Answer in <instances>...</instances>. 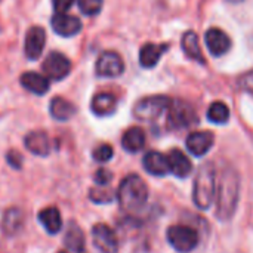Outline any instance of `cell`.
<instances>
[{"label":"cell","instance_id":"1","mask_svg":"<svg viewBox=\"0 0 253 253\" xmlns=\"http://www.w3.org/2000/svg\"><path fill=\"white\" fill-rule=\"evenodd\" d=\"M239 194H240L239 173L233 168H225L218 178L216 194H215L216 216L221 221H228L234 215L239 203Z\"/></svg>","mask_w":253,"mask_h":253},{"label":"cell","instance_id":"2","mask_svg":"<svg viewBox=\"0 0 253 253\" xmlns=\"http://www.w3.org/2000/svg\"><path fill=\"white\" fill-rule=\"evenodd\" d=\"M216 185H218V172L212 162L203 163L196 173L194 178V187H193V202L194 205L206 211L212 206L216 194Z\"/></svg>","mask_w":253,"mask_h":253},{"label":"cell","instance_id":"3","mask_svg":"<svg viewBox=\"0 0 253 253\" xmlns=\"http://www.w3.org/2000/svg\"><path fill=\"white\" fill-rule=\"evenodd\" d=\"M117 199L123 211L133 213L141 211L148 200V188L138 175H127L117 190Z\"/></svg>","mask_w":253,"mask_h":253},{"label":"cell","instance_id":"4","mask_svg":"<svg viewBox=\"0 0 253 253\" xmlns=\"http://www.w3.org/2000/svg\"><path fill=\"white\" fill-rule=\"evenodd\" d=\"M172 99L165 95H154L139 99L133 107V114L138 120H154L169 110Z\"/></svg>","mask_w":253,"mask_h":253},{"label":"cell","instance_id":"5","mask_svg":"<svg viewBox=\"0 0 253 253\" xmlns=\"http://www.w3.org/2000/svg\"><path fill=\"white\" fill-rule=\"evenodd\" d=\"M168 240L170 246L179 253L194 251L199 243L197 231L187 225H172L168 228Z\"/></svg>","mask_w":253,"mask_h":253},{"label":"cell","instance_id":"6","mask_svg":"<svg viewBox=\"0 0 253 253\" xmlns=\"http://www.w3.org/2000/svg\"><path fill=\"white\" fill-rule=\"evenodd\" d=\"M42 70L43 74L53 82H59L64 80L70 71H71V61L61 52H50L43 64H42Z\"/></svg>","mask_w":253,"mask_h":253},{"label":"cell","instance_id":"7","mask_svg":"<svg viewBox=\"0 0 253 253\" xmlns=\"http://www.w3.org/2000/svg\"><path fill=\"white\" fill-rule=\"evenodd\" d=\"M196 120H197V114L188 102L181 99H175L170 102L169 116H168L169 126H172L173 129H182L191 126Z\"/></svg>","mask_w":253,"mask_h":253},{"label":"cell","instance_id":"8","mask_svg":"<svg viewBox=\"0 0 253 253\" xmlns=\"http://www.w3.org/2000/svg\"><path fill=\"white\" fill-rule=\"evenodd\" d=\"M95 70L99 77H119L125 71V64L117 52L105 50L98 56Z\"/></svg>","mask_w":253,"mask_h":253},{"label":"cell","instance_id":"9","mask_svg":"<svg viewBox=\"0 0 253 253\" xmlns=\"http://www.w3.org/2000/svg\"><path fill=\"white\" fill-rule=\"evenodd\" d=\"M92 240L101 253H117L119 240L116 233L107 224H96L92 228Z\"/></svg>","mask_w":253,"mask_h":253},{"label":"cell","instance_id":"10","mask_svg":"<svg viewBox=\"0 0 253 253\" xmlns=\"http://www.w3.org/2000/svg\"><path fill=\"white\" fill-rule=\"evenodd\" d=\"M46 43V33L42 27L34 25L31 27L25 34V43H24V52L27 59L36 61L42 56L43 49Z\"/></svg>","mask_w":253,"mask_h":253},{"label":"cell","instance_id":"11","mask_svg":"<svg viewBox=\"0 0 253 253\" xmlns=\"http://www.w3.org/2000/svg\"><path fill=\"white\" fill-rule=\"evenodd\" d=\"M50 25L61 37H73L82 31V21L70 13H55L50 19Z\"/></svg>","mask_w":253,"mask_h":253},{"label":"cell","instance_id":"12","mask_svg":"<svg viewBox=\"0 0 253 253\" xmlns=\"http://www.w3.org/2000/svg\"><path fill=\"white\" fill-rule=\"evenodd\" d=\"M206 46L213 56H222L230 50L231 40L221 28H209L205 36Z\"/></svg>","mask_w":253,"mask_h":253},{"label":"cell","instance_id":"13","mask_svg":"<svg viewBox=\"0 0 253 253\" xmlns=\"http://www.w3.org/2000/svg\"><path fill=\"white\" fill-rule=\"evenodd\" d=\"M24 144L30 153L40 156V157L49 156V153L52 150V141H50L49 135L43 130H33V132L27 133Z\"/></svg>","mask_w":253,"mask_h":253},{"label":"cell","instance_id":"14","mask_svg":"<svg viewBox=\"0 0 253 253\" xmlns=\"http://www.w3.org/2000/svg\"><path fill=\"white\" fill-rule=\"evenodd\" d=\"M19 83L25 90H28L37 96L47 93L50 89V80L44 74H40L36 71H27V73L21 74Z\"/></svg>","mask_w":253,"mask_h":253},{"label":"cell","instance_id":"15","mask_svg":"<svg viewBox=\"0 0 253 253\" xmlns=\"http://www.w3.org/2000/svg\"><path fill=\"white\" fill-rule=\"evenodd\" d=\"M213 142H215V136L212 132H206V130L193 132L187 138V148L193 156L202 157L212 148Z\"/></svg>","mask_w":253,"mask_h":253},{"label":"cell","instance_id":"16","mask_svg":"<svg viewBox=\"0 0 253 253\" xmlns=\"http://www.w3.org/2000/svg\"><path fill=\"white\" fill-rule=\"evenodd\" d=\"M142 165H144V169L150 175H154V176H165L170 172L168 156H165L159 151H148L144 156Z\"/></svg>","mask_w":253,"mask_h":253},{"label":"cell","instance_id":"17","mask_svg":"<svg viewBox=\"0 0 253 253\" xmlns=\"http://www.w3.org/2000/svg\"><path fill=\"white\" fill-rule=\"evenodd\" d=\"M117 108V98L108 92L96 93L90 101V110L98 117H108Z\"/></svg>","mask_w":253,"mask_h":253},{"label":"cell","instance_id":"18","mask_svg":"<svg viewBox=\"0 0 253 253\" xmlns=\"http://www.w3.org/2000/svg\"><path fill=\"white\" fill-rule=\"evenodd\" d=\"M169 160V170L178 176V178H187L193 172V165L191 160L181 151V150H172L168 154Z\"/></svg>","mask_w":253,"mask_h":253},{"label":"cell","instance_id":"19","mask_svg":"<svg viewBox=\"0 0 253 253\" xmlns=\"http://www.w3.org/2000/svg\"><path fill=\"white\" fill-rule=\"evenodd\" d=\"M49 113L55 120L67 122L77 113V108L68 99L62 98V96H55V98H52V101L49 104Z\"/></svg>","mask_w":253,"mask_h":253},{"label":"cell","instance_id":"20","mask_svg":"<svg viewBox=\"0 0 253 253\" xmlns=\"http://www.w3.org/2000/svg\"><path fill=\"white\" fill-rule=\"evenodd\" d=\"M168 50V44H156L147 43L141 47L139 52V62L144 68H153L160 61L162 55Z\"/></svg>","mask_w":253,"mask_h":253},{"label":"cell","instance_id":"21","mask_svg":"<svg viewBox=\"0 0 253 253\" xmlns=\"http://www.w3.org/2000/svg\"><path fill=\"white\" fill-rule=\"evenodd\" d=\"M122 145L127 153H138L145 145V132L141 127H129L122 136Z\"/></svg>","mask_w":253,"mask_h":253},{"label":"cell","instance_id":"22","mask_svg":"<svg viewBox=\"0 0 253 253\" xmlns=\"http://www.w3.org/2000/svg\"><path fill=\"white\" fill-rule=\"evenodd\" d=\"M39 221L43 225V228L49 233V234H56L61 231L62 228V218H61V212L56 208H46L43 211H40L39 213Z\"/></svg>","mask_w":253,"mask_h":253},{"label":"cell","instance_id":"23","mask_svg":"<svg viewBox=\"0 0 253 253\" xmlns=\"http://www.w3.org/2000/svg\"><path fill=\"white\" fill-rule=\"evenodd\" d=\"M181 44L182 49L185 52V55L191 59H196L199 62H203V53L200 49V43H199V37L194 31H187L184 33L182 39H181Z\"/></svg>","mask_w":253,"mask_h":253},{"label":"cell","instance_id":"24","mask_svg":"<svg viewBox=\"0 0 253 253\" xmlns=\"http://www.w3.org/2000/svg\"><path fill=\"white\" fill-rule=\"evenodd\" d=\"M22 224H24V215H22V212L19 209H16V208H12V209H9L4 213L1 227H3V231L7 236H13V234H16L21 230Z\"/></svg>","mask_w":253,"mask_h":253},{"label":"cell","instance_id":"25","mask_svg":"<svg viewBox=\"0 0 253 253\" xmlns=\"http://www.w3.org/2000/svg\"><path fill=\"white\" fill-rule=\"evenodd\" d=\"M64 242H65V246L73 252L80 253L84 249V236H83L82 230L77 227V224L71 222L68 225Z\"/></svg>","mask_w":253,"mask_h":253},{"label":"cell","instance_id":"26","mask_svg":"<svg viewBox=\"0 0 253 253\" xmlns=\"http://www.w3.org/2000/svg\"><path fill=\"white\" fill-rule=\"evenodd\" d=\"M230 108L225 102L222 101H216V102H212L209 110H208V119L212 122V123H216V125H224L230 120Z\"/></svg>","mask_w":253,"mask_h":253},{"label":"cell","instance_id":"27","mask_svg":"<svg viewBox=\"0 0 253 253\" xmlns=\"http://www.w3.org/2000/svg\"><path fill=\"white\" fill-rule=\"evenodd\" d=\"M77 4H79V9L82 10V13H84L87 16H93L101 12L104 0H77Z\"/></svg>","mask_w":253,"mask_h":253},{"label":"cell","instance_id":"28","mask_svg":"<svg viewBox=\"0 0 253 253\" xmlns=\"http://www.w3.org/2000/svg\"><path fill=\"white\" fill-rule=\"evenodd\" d=\"M89 197H90L92 202L104 205V203H110L113 200V193H111V190H105V188H102L99 185V188H92L90 190Z\"/></svg>","mask_w":253,"mask_h":253},{"label":"cell","instance_id":"29","mask_svg":"<svg viewBox=\"0 0 253 253\" xmlns=\"http://www.w3.org/2000/svg\"><path fill=\"white\" fill-rule=\"evenodd\" d=\"M113 154H114L113 147H111V145H108V144H102V145L96 147V148L93 150V153H92L93 159H95L96 162H99V163H105V162H108V160L113 157Z\"/></svg>","mask_w":253,"mask_h":253},{"label":"cell","instance_id":"30","mask_svg":"<svg viewBox=\"0 0 253 253\" xmlns=\"http://www.w3.org/2000/svg\"><path fill=\"white\" fill-rule=\"evenodd\" d=\"M95 182L98 184V185H101V187H105V185H108L110 182H111V179H113V173L110 172V170H107V169H98L96 170V173H95Z\"/></svg>","mask_w":253,"mask_h":253},{"label":"cell","instance_id":"31","mask_svg":"<svg viewBox=\"0 0 253 253\" xmlns=\"http://www.w3.org/2000/svg\"><path fill=\"white\" fill-rule=\"evenodd\" d=\"M6 160H7L9 166L13 169H21V166H22V156L16 150H10L6 154Z\"/></svg>","mask_w":253,"mask_h":253},{"label":"cell","instance_id":"32","mask_svg":"<svg viewBox=\"0 0 253 253\" xmlns=\"http://www.w3.org/2000/svg\"><path fill=\"white\" fill-rule=\"evenodd\" d=\"M239 86H240L243 90H246V92H249L251 95H253V70L252 71H249V73H246V74H243V76L240 77Z\"/></svg>","mask_w":253,"mask_h":253},{"label":"cell","instance_id":"33","mask_svg":"<svg viewBox=\"0 0 253 253\" xmlns=\"http://www.w3.org/2000/svg\"><path fill=\"white\" fill-rule=\"evenodd\" d=\"M74 1L76 0H52V6L55 13H65L74 4Z\"/></svg>","mask_w":253,"mask_h":253},{"label":"cell","instance_id":"34","mask_svg":"<svg viewBox=\"0 0 253 253\" xmlns=\"http://www.w3.org/2000/svg\"><path fill=\"white\" fill-rule=\"evenodd\" d=\"M228 1H231V3H240V1H243V0H228Z\"/></svg>","mask_w":253,"mask_h":253},{"label":"cell","instance_id":"35","mask_svg":"<svg viewBox=\"0 0 253 253\" xmlns=\"http://www.w3.org/2000/svg\"><path fill=\"white\" fill-rule=\"evenodd\" d=\"M58 253H67V252H64V251H62V252H58Z\"/></svg>","mask_w":253,"mask_h":253}]
</instances>
